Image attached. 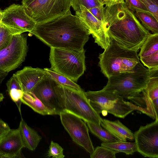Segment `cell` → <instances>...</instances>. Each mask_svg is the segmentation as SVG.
Wrapping results in <instances>:
<instances>
[{"label": "cell", "mask_w": 158, "mask_h": 158, "mask_svg": "<svg viewBox=\"0 0 158 158\" xmlns=\"http://www.w3.org/2000/svg\"><path fill=\"white\" fill-rule=\"evenodd\" d=\"M0 158H2V157L0 156Z\"/></svg>", "instance_id": "ab89813d"}, {"label": "cell", "mask_w": 158, "mask_h": 158, "mask_svg": "<svg viewBox=\"0 0 158 158\" xmlns=\"http://www.w3.org/2000/svg\"><path fill=\"white\" fill-rule=\"evenodd\" d=\"M18 128L25 148L31 151L34 150L42 139V137L36 131L28 126L22 117Z\"/></svg>", "instance_id": "ac0fdd59"}, {"label": "cell", "mask_w": 158, "mask_h": 158, "mask_svg": "<svg viewBox=\"0 0 158 158\" xmlns=\"http://www.w3.org/2000/svg\"><path fill=\"white\" fill-rule=\"evenodd\" d=\"M86 98L94 110L98 114L108 113L123 118L135 110L140 111L135 104L126 101L114 94L104 91H88L85 92Z\"/></svg>", "instance_id": "52a82bcc"}, {"label": "cell", "mask_w": 158, "mask_h": 158, "mask_svg": "<svg viewBox=\"0 0 158 158\" xmlns=\"http://www.w3.org/2000/svg\"><path fill=\"white\" fill-rule=\"evenodd\" d=\"M86 123L91 132L103 142L111 143L120 141L101 126L90 122Z\"/></svg>", "instance_id": "d4e9b609"}, {"label": "cell", "mask_w": 158, "mask_h": 158, "mask_svg": "<svg viewBox=\"0 0 158 158\" xmlns=\"http://www.w3.org/2000/svg\"><path fill=\"white\" fill-rule=\"evenodd\" d=\"M28 49L27 36L14 35L10 44L0 51V71L8 73L19 67L25 61Z\"/></svg>", "instance_id": "9c48e42d"}, {"label": "cell", "mask_w": 158, "mask_h": 158, "mask_svg": "<svg viewBox=\"0 0 158 158\" xmlns=\"http://www.w3.org/2000/svg\"><path fill=\"white\" fill-rule=\"evenodd\" d=\"M3 16L2 11L0 10V24L1 23Z\"/></svg>", "instance_id": "74e56055"}, {"label": "cell", "mask_w": 158, "mask_h": 158, "mask_svg": "<svg viewBox=\"0 0 158 158\" xmlns=\"http://www.w3.org/2000/svg\"><path fill=\"white\" fill-rule=\"evenodd\" d=\"M71 6L75 11L80 10V6L82 5L87 9L102 5L99 0H71Z\"/></svg>", "instance_id": "83f0119b"}, {"label": "cell", "mask_w": 158, "mask_h": 158, "mask_svg": "<svg viewBox=\"0 0 158 158\" xmlns=\"http://www.w3.org/2000/svg\"><path fill=\"white\" fill-rule=\"evenodd\" d=\"M124 2L127 8L134 12L139 11L151 14L139 0H124Z\"/></svg>", "instance_id": "f1b7e54d"}, {"label": "cell", "mask_w": 158, "mask_h": 158, "mask_svg": "<svg viewBox=\"0 0 158 158\" xmlns=\"http://www.w3.org/2000/svg\"><path fill=\"white\" fill-rule=\"evenodd\" d=\"M124 2V0H105L103 5L107 6L123 3Z\"/></svg>", "instance_id": "836d02e7"}, {"label": "cell", "mask_w": 158, "mask_h": 158, "mask_svg": "<svg viewBox=\"0 0 158 158\" xmlns=\"http://www.w3.org/2000/svg\"><path fill=\"white\" fill-rule=\"evenodd\" d=\"M28 15L36 23L46 22L70 11L71 0H22Z\"/></svg>", "instance_id": "ba28073f"}, {"label": "cell", "mask_w": 158, "mask_h": 158, "mask_svg": "<svg viewBox=\"0 0 158 158\" xmlns=\"http://www.w3.org/2000/svg\"><path fill=\"white\" fill-rule=\"evenodd\" d=\"M110 39V43L99 54L98 65L107 78L120 73L129 71L139 62L137 52L128 49Z\"/></svg>", "instance_id": "5b68a950"}, {"label": "cell", "mask_w": 158, "mask_h": 158, "mask_svg": "<svg viewBox=\"0 0 158 158\" xmlns=\"http://www.w3.org/2000/svg\"><path fill=\"white\" fill-rule=\"evenodd\" d=\"M57 85L47 74L35 85L31 92L49 109L56 112L59 115L60 111L57 96L54 89Z\"/></svg>", "instance_id": "5bb4252c"}, {"label": "cell", "mask_w": 158, "mask_h": 158, "mask_svg": "<svg viewBox=\"0 0 158 158\" xmlns=\"http://www.w3.org/2000/svg\"><path fill=\"white\" fill-rule=\"evenodd\" d=\"M47 156L53 158H63L65 157L63 154V149L58 144L53 141L51 142Z\"/></svg>", "instance_id": "f546056e"}, {"label": "cell", "mask_w": 158, "mask_h": 158, "mask_svg": "<svg viewBox=\"0 0 158 158\" xmlns=\"http://www.w3.org/2000/svg\"><path fill=\"white\" fill-rule=\"evenodd\" d=\"M8 125L7 123L0 118V127H6Z\"/></svg>", "instance_id": "d590c367"}, {"label": "cell", "mask_w": 158, "mask_h": 158, "mask_svg": "<svg viewBox=\"0 0 158 158\" xmlns=\"http://www.w3.org/2000/svg\"><path fill=\"white\" fill-rule=\"evenodd\" d=\"M30 33L50 48L80 51L89 38L85 24L71 11L52 20L36 23Z\"/></svg>", "instance_id": "6da1fadb"}, {"label": "cell", "mask_w": 158, "mask_h": 158, "mask_svg": "<svg viewBox=\"0 0 158 158\" xmlns=\"http://www.w3.org/2000/svg\"><path fill=\"white\" fill-rule=\"evenodd\" d=\"M17 34H19L15 31L0 23V51L7 47L10 43L14 35Z\"/></svg>", "instance_id": "484cf974"}, {"label": "cell", "mask_w": 158, "mask_h": 158, "mask_svg": "<svg viewBox=\"0 0 158 158\" xmlns=\"http://www.w3.org/2000/svg\"><path fill=\"white\" fill-rule=\"evenodd\" d=\"M102 4L103 5V3L105 0H99Z\"/></svg>", "instance_id": "f35d334b"}, {"label": "cell", "mask_w": 158, "mask_h": 158, "mask_svg": "<svg viewBox=\"0 0 158 158\" xmlns=\"http://www.w3.org/2000/svg\"><path fill=\"white\" fill-rule=\"evenodd\" d=\"M139 60L149 69L158 68V52L151 56L140 58Z\"/></svg>", "instance_id": "4dcf8cb0"}, {"label": "cell", "mask_w": 158, "mask_h": 158, "mask_svg": "<svg viewBox=\"0 0 158 158\" xmlns=\"http://www.w3.org/2000/svg\"><path fill=\"white\" fill-rule=\"evenodd\" d=\"M59 115L62 125L73 141L91 154L94 148L86 123L79 117L66 112H60Z\"/></svg>", "instance_id": "30bf717a"}, {"label": "cell", "mask_w": 158, "mask_h": 158, "mask_svg": "<svg viewBox=\"0 0 158 158\" xmlns=\"http://www.w3.org/2000/svg\"><path fill=\"white\" fill-rule=\"evenodd\" d=\"M23 148L19 129H10L0 140V156L2 158H23L21 151Z\"/></svg>", "instance_id": "9a60e30c"}, {"label": "cell", "mask_w": 158, "mask_h": 158, "mask_svg": "<svg viewBox=\"0 0 158 158\" xmlns=\"http://www.w3.org/2000/svg\"><path fill=\"white\" fill-rule=\"evenodd\" d=\"M101 126L118 140L126 142L134 139V133L119 120L111 121L102 118Z\"/></svg>", "instance_id": "e0dca14e"}, {"label": "cell", "mask_w": 158, "mask_h": 158, "mask_svg": "<svg viewBox=\"0 0 158 158\" xmlns=\"http://www.w3.org/2000/svg\"><path fill=\"white\" fill-rule=\"evenodd\" d=\"M116 152L105 147L97 146L90 154L91 158H115Z\"/></svg>", "instance_id": "4316f807"}, {"label": "cell", "mask_w": 158, "mask_h": 158, "mask_svg": "<svg viewBox=\"0 0 158 158\" xmlns=\"http://www.w3.org/2000/svg\"><path fill=\"white\" fill-rule=\"evenodd\" d=\"M103 6H96L88 9L89 11L103 24L104 22Z\"/></svg>", "instance_id": "d6a6232c"}, {"label": "cell", "mask_w": 158, "mask_h": 158, "mask_svg": "<svg viewBox=\"0 0 158 158\" xmlns=\"http://www.w3.org/2000/svg\"><path fill=\"white\" fill-rule=\"evenodd\" d=\"M149 76V69L139 62L131 70L109 77L102 90L130 100L146 87Z\"/></svg>", "instance_id": "3957f363"}, {"label": "cell", "mask_w": 158, "mask_h": 158, "mask_svg": "<svg viewBox=\"0 0 158 158\" xmlns=\"http://www.w3.org/2000/svg\"><path fill=\"white\" fill-rule=\"evenodd\" d=\"M140 48L138 55L140 58L151 56L158 52V33H150Z\"/></svg>", "instance_id": "44dd1931"}, {"label": "cell", "mask_w": 158, "mask_h": 158, "mask_svg": "<svg viewBox=\"0 0 158 158\" xmlns=\"http://www.w3.org/2000/svg\"><path fill=\"white\" fill-rule=\"evenodd\" d=\"M150 13L158 21V0H139Z\"/></svg>", "instance_id": "1f68e13d"}, {"label": "cell", "mask_w": 158, "mask_h": 158, "mask_svg": "<svg viewBox=\"0 0 158 158\" xmlns=\"http://www.w3.org/2000/svg\"><path fill=\"white\" fill-rule=\"evenodd\" d=\"M102 146L108 148L114 151L116 153L123 152L126 155H132L137 152L135 142L118 141L111 143L102 142Z\"/></svg>", "instance_id": "7402d4cb"}, {"label": "cell", "mask_w": 158, "mask_h": 158, "mask_svg": "<svg viewBox=\"0 0 158 158\" xmlns=\"http://www.w3.org/2000/svg\"><path fill=\"white\" fill-rule=\"evenodd\" d=\"M103 24L110 39L137 52L150 34L124 2L104 6Z\"/></svg>", "instance_id": "7a4b0ae2"}, {"label": "cell", "mask_w": 158, "mask_h": 158, "mask_svg": "<svg viewBox=\"0 0 158 158\" xmlns=\"http://www.w3.org/2000/svg\"><path fill=\"white\" fill-rule=\"evenodd\" d=\"M50 69L77 82L86 69L85 52L50 48Z\"/></svg>", "instance_id": "8992f818"}, {"label": "cell", "mask_w": 158, "mask_h": 158, "mask_svg": "<svg viewBox=\"0 0 158 158\" xmlns=\"http://www.w3.org/2000/svg\"><path fill=\"white\" fill-rule=\"evenodd\" d=\"M2 11L1 23L19 34L30 33L36 26V23L28 15L23 5L13 4Z\"/></svg>", "instance_id": "7c38bea8"}, {"label": "cell", "mask_w": 158, "mask_h": 158, "mask_svg": "<svg viewBox=\"0 0 158 158\" xmlns=\"http://www.w3.org/2000/svg\"><path fill=\"white\" fill-rule=\"evenodd\" d=\"M14 74L20 82L23 92L30 93L46 73L44 69L26 66Z\"/></svg>", "instance_id": "2e32d148"}, {"label": "cell", "mask_w": 158, "mask_h": 158, "mask_svg": "<svg viewBox=\"0 0 158 158\" xmlns=\"http://www.w3.org/2000/svg\"><path fill=\"white\" fill-rule=\"evenodd\" d=\"M9 126L0 127V140L4 137L10 129Z\"/></svg>", "instance_id": "e575fe53"}, {"label": "cell", "mask_w": 158, "mask_h": 158, "mask_svg": "<svg viewBox=\"0 0 158 158\" xmlns=\"http://www.w3.org/2000/svg\"><path fill=\"white\" fill-rule=\"evenodd\" d=\"M134 13L142 25L147 30L151 31L152 33H158V21L152 15L139 11Z\"/></svg>", "instance_id": "cb8c5ba5"}, {"label": "cell", "mask_w": 158, "mask_h": 158, "mask_svg": "<svg viewBox=\"0 0 158 158\" xmlns=\"http://www.w3.org/2000/svg\"><path fill=\"white\" fill-rule=\"evenodd\" d=\"M44 69L47 74L57 85L69 87L79 91H83L79 85L64 76L54 72L50 69L45 68Z\"/></svg>", "instance_id": "603a6c76"}, {"label": "cell", "mask_w": 158, "mask_h": 158, "mask_svg": "<svg viewBox=\"0 0 158 158\" xmlns=\"http://www.w3.org/2000/svg\"><path fill=\"white\" fill-rule=\"evenodd\" d=\"M4 97L3 94L0 93V102L3 101Z\"/></svg>", "instance_id": "8d00e7d4"}, {"label": "cell", "mask_w": 158, "mask_h": 158, "mask_svg": "<svg viewBox=\"0 0 158 158\" xmlns=\"http://www.w3.org/2000/svg\"><path fill=\"white\" fill-rule=\"evenodd\" d=\"M21 101L22 103L28 106L35 112L42 115L58 114L56 112L51 110L46 106L32 92H24Z\"/></svg>", "instance_id": "d6986e66"}, {"label": "cell", "mask_w": 158, "mask_h": 158, "mask_svg": "<svg viewBox=\"0 0 158 158\" xmlns=\"http://www.w3.org/2000/svg\"><path fill=\"white\" fill-rule=\"evenodd\" d=\"M80 7V10L75 12V15L86 26L95 43L102 48L106 49L110 44V39L103 24L84 6L81 5Z\"/></svg>", "instance_id": "4fadbf2b"}, {"label": "cell", "mask_w": 158, "mask_h": 158, "mask_svg": "<svg viewBox=\"0 0 158 158\" xmlns=\"http://www.w3.org/2000/svg\"><path fill=\"white\" fill-rule=\"evenodd\" d=\"M6 86L7 92L11 99L16 104L21 115V99L24 92L20 82L15 74L8 80Z\"/></svg>", "instance_id": "ffe728a7"}, {"label": "cell", "mask_w": 158, "mask_h": 158, "mask_svg": "<svg viewBox=\"0 0 158 158\" xmlns=\"http://www.w3.org/2000/svg\"><path fill=\"white\" fill-rule=\"evenodd\" d=\"M60 111L74 114L84 120L101 127L102 118L92 108L84 91L60 85L54 86Z\"/></svg>", "instance_id": "277c9868"}, {"label": "cell", "mask_w": 158, "mask_h": 158, "mask_svg": "<svg viewBox=\"0 0 158 158\" xmlns=\"http://www.w3.org/2000/svg\"><path fill=\"white\" fill-rule=\"evenodd\" d=\"M134 138L137 152L145 157L158 158V119L140 126Z\"/></svg>", "instance_id": "8fae6325"}]
</instances>
